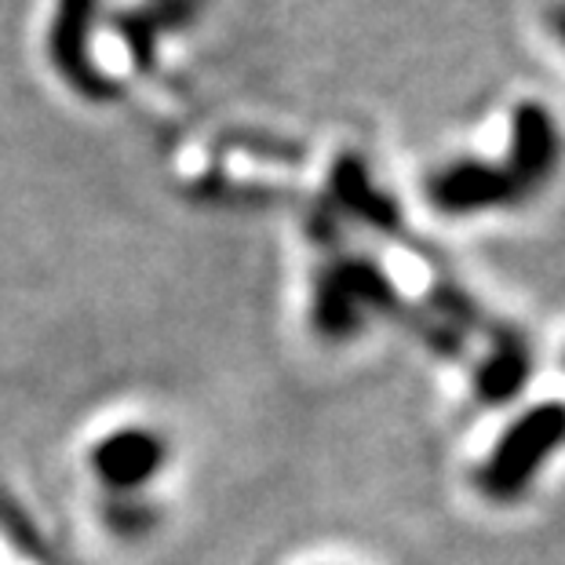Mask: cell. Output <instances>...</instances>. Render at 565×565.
<instances>
[{
  "label": "cell",
  "mask_w": 565,
  "mask_h": 565,
  "mask_svg": "<svg viewBox=\"0 0 565 565\" xmlns=\"http://www.w3.org/2000/svg\"><path fill=\"white\" fill-rule=\"evenodd\" d=\"M565 445V402L533 405L508 427V435L497 441L489 460L478 471V489L482 497L508 503L522 497L529 482L540 475L551 452Z\"/></svg>",
  "instance_id": "1"
},
{
  "label": "cell",
  "mask_w": 565,
  "mask_h": 565,
  "mask_svg": "<svg viewBox=\"0 0 565 565\" xmlns=\"http://www.w3.org/2000/svg\"><path fill=\"white\" fill-rule=\"evenodd\" d=\"M424 201L441 215H486V212H508L522 209L529 198L522 194L519 179L503 161L486 158H456L438 164L424 179Z\"/></svg>",
  "instance_id": "2"
},
{
  "label": "cell",
  "mask_w": 565,
  "mask_h": 565,
  "mask_svg": "<svg viewBox=\"0 0 565 565\" xmlns=\"http://www.w3.org/2000/svg\"><path fill=\"white\" fill-rule=\"evenodd\" d=\"M500 161L511 168L529 201L555 183L565 164V131L547 103L522 99L511 106L508 153Z\"/></svg>",
  "instance_id": "3"
},
{
  "label": "cell",
  "mask_w": 565,
  "mask_h": 565,
  "mask_svg": "<svg viewBox=\"0 0 565 565\" xmlns=\"http://www.w3.org/2000/svg\"><path fill=\"white\" fill-rule=\"evenodd\" d=\"M394 292L391 281L383 278L376 263L365 259H340L318 278V299H315V321L321 332L347 335L362 329L369 310L391 307Z\"/></svg>",
  "instance_id": "4"
},
{
  "label": "cell",
  "mask_w": 565,
  "mask_h": 565,
  "mask_svg": "<svg viewBox=\"0 0 565 565\" xmlns=\"http://www.w3.org/2000/svg\"><path fill=\"white\" fill-rule=\"evenodd\" d=\"M92 19H95V0H58L47 52H52V63L58 74L66 77L70 88H77L84 99L103 103V99H114L117 84L106 74H99V66H95L88 55Z\"/></svg>",
  "instance_id": "5"
},
{
  "label": "cell",
  "mask_w": 565,
  "mask_h": 565,
  "mask_svg": "<svg viewBox=\"0 0 565 565\" xmlns=\"http://www.w3.org/2000/svg\"><path fill=\"white\" fill-rule=\"evenodd\" d=\"M161 456H164L161 438L147 435V430H121V435L99 441L92 463L103 482L128 489V486L147 482V478L161 467Z\"/></svg>",
  "instance_id": "6"
},
{
  "label": "cell",
  "mask_w": 565,
  "mask_h": 565,
  "mask_svg": "<svg viewBox=\"0 0 565 565\" xmlns=\"http://www.w3.org/2000/svg\"><path fill=\"white\" fill-rule=\"evenodd\" d=\"M529 380V351L514 332H497L492 335V354L486 358V365L478 369L475 387L478 398L489 405L508 402L511 394H519Z\"/></svg>",
  "instance_id": "7"
},
{
  "label": "cell",
  "mask_w": 565,
  "mask_h": 565,
  "mask_svg": "<svg viewBox=\"0 0 565 565\" xmlns=\"http://www.w3.org/2000/svg\"><path fill=\"white\" fill-rule=\"evenodd\" d=\"M332 183H335V201H340L343 209L362 215V220H369L372 226H380V231H398V226H402L398 209L387 201V194H380V190L372 186V179L365 175L362 161H354V158L335 161Z\"/></svg>",
  "instance_id": "8"
},
{
  "label": "cell",
  "mask_w": 565,
  "mask_h": 565,
  "mask_svg": "<svg viewBox=\"0 0 565 565\" xmlns=\"http://www.w3.org/2000/svg\"><path fill=\"white\" fill-rule=\"evenodd\" d=\"M547 30H551V38H555L562 44V52H565V0L547 11Z\"/></svg>",
  "instance_id": "9"
}]
</instances>
